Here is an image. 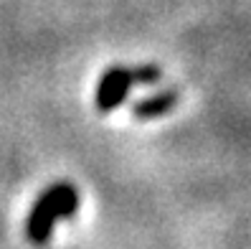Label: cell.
<instances>
[{
    "instance_id": "obj_2",
    "label": "cell",
    "mask_w": 251,
    "mask_h": 249,
    "mask_svg": "<svg viewBox=\"0 0 251 249\" xmlns=\"http://www.w3.org/2000/svg\"><path fill=\"white\" fill-rule=\"evenodd\" d=\"M160 79V69L157 66H109L104 71V77L97 84V110L99 112H112L117 105H122L129 94V86L140 82V84H152Z\"/></svg>"
},
{
    "instance_id": "obj_1",
    "label": "cell",
    "mask_w": 251,
    "mask_h": 249,
    "mask_svg": "<svg viewBox=\"0 0 251 249\" xmlns=\"http://www.w3.org/2000/svg\"><path fill=\"white\" fill-rule=\"evenodd\" d=\"M79 209V191L71 183H53L38 196L25 219V237L31 244L49 242L51 231L58 221L74 216Z\"/></svg>"
},
{
    "instance_id": "obj_3",
    "label": "cell",
    "mask_w": 251,
    "mask_h": 249,
    "mask_svg": "<svg viewBox=\"0 0 251 249\" xmlns=\"http://www.w3.org/2000/svg\"><path fill=\"white\" fill-rule=\"evenodd\" d=\"M178 99H180V94L175 92V89L162 92V94H155V97H150V99L137 102V105L132 107V114L140 117V120H152V117H160V114L170 112Z\"/></svg>"
}]
</instances>
